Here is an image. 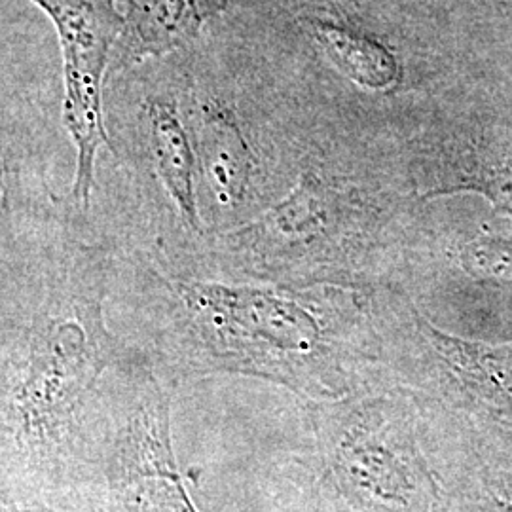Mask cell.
I'll use <instances>...</instances> for the list:
<instances>
[{"label":"cell","mask_w":512,"mask_h":512,"mask_svg":"<svg viewBox=\"0 0 512 512\" xmlns=\"http://www.w3.org/2000/svg\"><path fill=\"white\" fill-rule=\"evenodd\" d=\"M0 16V304L16 308L80 209L76 147L50 31Z\"/></svg>","instance_id":"cell-1"},{"label":"cell","mask_w":512,"mask_h":512,"mask_svg":"<svg viewBox=\"0 0 512 512\" xmlns=\"http://www.w3.org/2000/svg\"><path fill=\"white\" fill-rule=\"evenodd\" d=\"M150 61L107 74L103 93L110 158L128 173L147 171L190 238L203 234L198 160L177 95L158 86Z\"/></svg>","instance_id":"cell-2"},{"label":"cell","mask_w":512,"mask_h":512,"mask_svg":"<svg viewBox=\"0 0 512 512\" xmlns=\"http://www.w3.org/2000/svg\"><path fill=\"white\" fill-rule=\"evenodd\" d=\"M52 23L63 65L65 122L76 147L71 200L90 213L95 162L109 150L103 93L110 61L124 33L120 0H29Z\"/></svg>","instance_id":"cell-3"},{"label":"cell","mask_w":512,"mask_h":512,"mask_svg":"<svg viewBox=\"0 0 512 512\" xmlns=\"http://www.w3.org/2000/svg\"><path fill=\"white\" fill-rule=\"evenodd\" d=\"M169 289L194 338L215 355L310 353L321 338L310 311L272 291L183 279Z\"/></svg>","instance_id":"cell-4"},{"label":"cell","mask_w":512,"mask_h":512,"mask_svg":"<svg viewBox=\"0 0 512 512\" xmlns=\"http://www.w3.org/2000/svg\"><path fill=\"white\" fill-rule=\"evenodd\" d=\"M188 128L209 202L220 215L236 213L249 200L256 169L238 110L226 95L198 88L192 92Z\"/></svg>","instance_id":"cell-5"},{"label":"cell","mask_w":512,"mask_h":512,"mask_svg":"<svg viewBox=\"0 0 512 512\" xmlns=\"http://www.w3.org/2000/svg\"><path fill=\"white\" fill-rule=\"evenodd\" d=\"M241 4L243 0H120L126 23L109 73L217 37Z\"/></svg>","instance_id":"cell-6"},{"label":"cell","mask_w":512,"mask_h":512,"mask_svg":"<svg viewBox=\"0 0 512 512\" xmlns=\"http://www.w3.org/2000/svg\"><path fill=\"white\" fill-rule=\"evenodd\" d=\"M300 27L317 52L340 74L357 86L385 92L403 78V65L384 38L348 19L334 18L317 10L300 16Z\"/></svg>","instance_id":"cell-7"},{"label":"cell","mask_w":512,"mask_h":512,"mask_svg":"<svg viewBox=\"0 0 512 512\" xmlns=\"http://www.w3.org/2000/svg\"><path fill=\"white\" fill-rule=\"evenodd\" d=\"M260 222L241 228L230 238L310 239L319 236L329 222V198L325 186L311 173L304 175L293 192L272 207Z\"/></svg>","instance_id":"cell-8"},{"label":"cell","mask_w":512,"mask_h":512,"mask_svg":"<svg viewBox=\"0 0 512 512\" xmlns=\"http://www.w3.org/2000/svg\"><path fill=\"white\" fill-rule=\"evenodd\" d=\"M427 332L440 355L463 376L512 403V342L480 344L444 334L431 325H427Z\"/></svg>","instance_id":"cell-9"},{"label":"cell","mask_w":512,"mask_h":512,"mask_svg":"<svg viewBox=\"0 0 512 512\" xmlns=\"http://www.w3.org/2000/svg\"><path fill=\"white\" fill-rule=\"evenodd\" d=\"M463 272L476 281L512 287V238L486 234L469 239L459 249Z\"/></svg>","instance_id":"cell-10"},{"label":"cell","mask_w":512,"mask_h":512,"mask_svg":"<svg viewBox=\"0 0 512 512\" xmlns=\"http://www.w3.org/2000/svg\"><path fill=\"white\" fill-rule=\"evenodd\" d=\"M446 192H471L486 198L501 215L512 217V152L497 158L473 175H465L463 183L454 184Z\"/></svg>","instance_id":"cell-11"},{"label":"cell","mask_w":512,"mask_h":512,"mask_svg":"<svg viewBox=\"0 0 512 512\" xmlns=\"http://www.w3.org/2000/svg\"><path fill=\"white\" fill-rule=\"evenodd\" d=\"M10 329H12V311L0 304V348L8 340Z\"/></svg>","instance_id":"cell-12"}]
</instances>
